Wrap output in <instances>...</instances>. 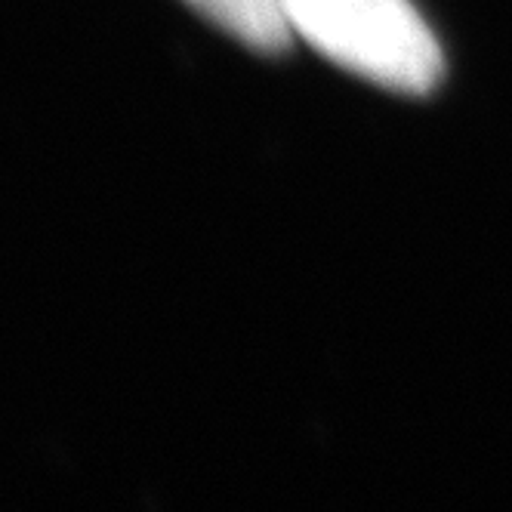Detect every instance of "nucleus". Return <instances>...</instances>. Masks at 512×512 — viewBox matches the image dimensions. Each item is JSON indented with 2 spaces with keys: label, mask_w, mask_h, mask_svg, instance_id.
Masks as SVG:
<instances>
[{
  "label": "nucleus",
  "mask_w": 512,
  "mask_h": 512,
  "mask_svg": "<svg viewBox=\"0 0 512 512\" xmlns=\"http://www.w3.org/2000/svg\"><path fill=\"white\" fill-rule=\"evenodd\" d=\"M294 38L377 87L423 96L445 59L411 0H287Z\"/></svg>",
  "instance_id": "f257e3e1"
},
{
  "label": "nucleus",
  "mask_w": 512,
  "mask_h": 512,
  "mask_svg": "<svg viewBox=\"0 0 512 512\" xmlns=\"http://www.w3.org/2000/svg\"><path fill=\"white\" fill-rule=\"evenodd\" d=\"M186 4L256 53H284L294 41L287 0H186Z\"/></svg>",
  "instance_id": "f03ea898"
}]
</instances>
